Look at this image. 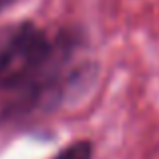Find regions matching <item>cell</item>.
Segmentation results:
<instances>
[{
  "instance_id": "obj_3",
  "label": "cell",
  "mask_w": 159,
  "mask_h": 159,
  "mask_svg": "<svg viewBox=\"0 0 159 159\" xmlns=\"http://www.w3.org/2000/svg\"><path fill=\"white\" fill-rule=\"evenodd\" d=\"M52 159H93V145L89 141H75Z\"/></svg>"
},
{
  "instance_id": "obj_2",
  "label": "cell",
  "mask_w": 159,
  "mask_h": 159,
  "mask_svg": "<svg viewBox=\"0 0 159 159\" xmlns=\"http://www.w3.org/2000/svg\"><path fill=\"white\" fill-rule=\"evenodd\" d=\"M48 36L32 22L0 26V91H6L43 54Z\"/></svg>"
},
{
  "instance_id": "obj_1",
  "label": "cell",
  "mask_w": 159,
  "mask_h": 159,
  "mask_svg": "<svg viewBox=\"0 0 159 159\" xmlns=\"http://www.w3.org/2000/svg\"><path fill=\"white\" fill-rule=\"evenodd\" d=\"M77 52L79 43L70 34L48 40L47 48L26 73L4 91L8 95L2 107L4 119H24L61 105L73 87L85 77Z\"/></svg>"
},
{
  "instance_id": "obj_4",
  "label": "cell",
  "mask_w": 159,
  "mask_h": 159,
  "mask_svg": "<svg viewBox=\"0 0 159 159\" xmlns=\"http://www.w3.org/2000/svg\"><path fill=\"white\" fill-rule=\"evenodd\" d=\"M12 2H14V0H0V12H2L4 8H8Z\"/></svg>"
}]
</instances>
